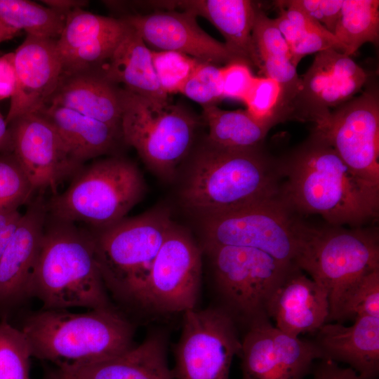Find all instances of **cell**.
Masks as SVG:
<instances>
[{
	"label": "cell",
	"instance_id": "obj_1",
	"mask_svg": "<svg viewBox=\"0 0 379 379\" xmlns=\"http://www.w3.org/2000/svg\"><path fill=\"white\" fill-rule=\"evenodd\" d=\"M278 168L286 176L281 196L291 208L321 215L334 226L378 216L379 186L349 168L315 129Z\"/></svg>",
	"mask_w": 379,
	"mask_h": 379
},
{
	"label": "cell",
	"instance_id": "obj_2",
	"mask_svg": "<svg viewBox=\"0 0 379 379\" xmlns=\"http://www.w3.org/2000/svg\"><path fill=\"white\" fill-rule=\"evenodd\" d=\"M181 190L185 207L201 218L281 197L277 166L262 149H229L206 139L194 152Z\"/></svg>",
	"mask_w": 379,
	"mask_h": 379
},
{
	"label": "cell",
	"instance_id": "obj_3",
	"mask_svg": "<svg viewBox=\"0 0 379 379\" xmlns=\"http://www.w3.org/2000/svg\"><path fill=\"white\" fill-rule=\"evenodd\" d=\"M20 329L32 357L58 368L105 361L135 346L133 324L114 307L84 313L41 309L28 314Z\"/></svg>",
	"mask_w": 379,
	"mask_h": 379
},
{
	"label": "cell",
	"instance_id": "obj_4",
	"mask_svg": "<svg viewBox=\"0 0 379 379\" xmlns=\"http://www.w3.org/2000/svg\"><path fill=\"white\" fill-rule=\"evenodd\" d=\"M29 296L39 300L44 310L114 307L90 231L47 215Z\"/></svg>",
	"mask_w": 379,
	"mask_h": 379
},
{
	"label": "cell",
	"instance_id": "obj_5",
	"mask_svg": "<svg viewBox=\"0 0 379 379\" xmlns=\"http://www.w3.org/2000/svg\"><path fill=\"white\" fill-rule=\"evenodd\" d=\"M145 191L135 164L121 157H109L83 166L65 191L46 201L47 212L58 220L101 229L124 219Z\"/></svg>",
	"mask_w": 379,
	"mask_h": 379
},
{
	"label": "cell",
	"instance_id": "obj_6",
	"mask_svg": "<svg viewBox=\"0 0 379 379\" xmlns=\"http://www.w3.org/2000/svg\"><path fill=\"white\" fill-rule=\"evenodd\" d=\"M173 224L169 211L158 208L90 231L102 279L116 300L133 307Z\"/></svg>",
	"mask_w": 379,
	"mask_h": 379
},
{
	"label": "cell",
	"instance_id": "obj_7",
	"mask_svg": "<svg viewBox=\"0 0 379 379\" xmlns=\"http://www.w3.org/2000/svg\"><path fill=\"white\" fill-rule=\"evenodd\" d=\"M213 285L220 304L236 324L248 328L270 319L271 295L288 273L287 265L260 250L243 246L206 245Z\"/></svg>",
	"mask_w": 379,
	"mask_h": 379
},
{
	"label": "cell",
	"instance_id": "obj_8",
	"mask_svg": "<svg viewBox=\"0 0 379 379\" xmlns=\"http://www.w3.org/2000/svg\"><path fill=\"white\" fill-rule=\"evenodd\" d=\"M122 140L159 176L173 177L193 145L198 120L180 105L159 102L121 88Z\"/></svg>",
	"mask_w": 379,
	"mask_h": 379
},
{
	"label": "cell",
	"instance_id": "obj_9",
	"mask_svg": "<svg viewBox=\"0 0 379 379\" xmlns=\"http://www.w3.org/2000/svg\"><path fill=\"white\" fill-rule=\"evenodd\" d=\"M297 267L328 291L329 316L334 321L341 302L364 276L379 268L376 233L340 227L316 229L302 222Z\"/></svg>",
	"mask_w": 379,
	"mask_h": 379
},
{
	"label": "cell",
	"instance_id": "obj_10",
	"mask_svg": "<svg viewBox=\"0 0 379 379\" xmlns=\"http://www.w3.org/2000/svg\"><path fill=\"white\" fill-rule=\"evenodd\" d=\"M282 197L201 218L203 244L249 247L297 267L301 222Z\"/></svg>",
	"mask_w": 379,
	"mask_h": 379
},
{
	"label": "cell",
	"instance_id": "obj_11",
	"mask_svg": "<svg viewBox=\"0 0 379 379\" xmlns=\"http://www.w3.org/2000/svg\"><path fill=\"white\" fill-rule=\"evenodd\" d=\"M201 274V246L173 222L132 307L161 314H183L195 309Z\"/></svg>",
	"mask_w": 379,
	"mask_h": 379
},
{
	"label": "cell",
	"instance_id": "obj_12",
	"mask_svg": "<svg viewBox=\"0 0 379 379\" xmlns=\"http://www.w3.org/2000/svg\"><path fill=\"white\" fill-rule=\"evenodd\" d=\"M241 347L238 326L219 307L183 313L175 347L174 379H229L232 361Z\"/></svg>",
	"mask_w": 379,
	"mask_h": 379
},
{
	"label": "cell",
	"instance_id": "obj_13",
	"mask_svg": "<svg viewBox=\"0 0 379 379\" xmlns=\"http://www.w3.org/2000/svg\"><path fill=\"white\" fill-rule=\"evenodd\" d=\"M358 175L379 186V98L370 86L331 112L326 123L314 128Z\"/></svg>",
	"mask_w": 379,
	"mask_h": 379
},
{
	"label": "cell",
	"instance_id": "obj_14",
	"mask_svg": "<svg viewBox=\"0 0 379 379\" xmlns=\"http://www.w3.org/2000/svg\"><path fill=\"white\" fill-rule=\"evenodd\" d=\"M366 72L350 56L328 48L316 54L307 71L300 77L299 87L290 109L291 120L324 125L331 108L350 100L366 84Z\"/></svg>",
	"mask_w": 379,
	"mask_h": 379
},
{
	"label": "cell",
	"instance_id": "obj_15",
	"mask_svg": "<svg viewBox=\"0 0 379 379\" xmlns=\"http://www.w3.org/2000/svg\"><path fill=\"white\" fill-rule=\"evenodd\" d=\"M239 356L241 379H304L321 359L313 340L290 335L270 319L246 329Z\"/></svg>",
	"mask_w": 379,
	"mask_h": 379
},
{
	"label": "cell",
	"instance_id": "obj_16",
	"mask_svg": "<svg viewBox=\"0 0 379 379\" xmlns=\"http://www.w3.org/2000/svg\"><path fill=\"white\" fill-rule=\"evenodd\" d=\"M8 125L13 153L36 192L49 190L56 194L58 186L84 166L72 158L55 130L39 113L22 115Z\"/></svg>",
	"mask_w": 379,
	"mask_h": 379
},
{
	"label": "cell",
	"instance_id": "obj_17",
	"mask_svg": "<svg viewBox=\"0 0 379 379\" xmlns=\"http://www.w3.org/2000/svg\"><path fill=\"white\" fill-rule=\"evenodd\" d=\"M121 18L135 29L147 46L154 51H175L215 65L242 62L225 43L217 41L202 29L197 17L190 13L159 11L147 14H129Z\"/></svg>",
	"mask_w": 379,
	"mask_h": 379
},
{
	"label": "cell",
	"instance_id": "obj_18",
	"mask_svg": "<svg viewBox=\"0 0 379 379\" xmlns=\"http://www.w3.org/2000/svg\"><path fill=\"white\" fill-rule=\"evenodd\" d=\"M47 215L43 197L32 199L0 258L1 312H8L30 298Z\"/></svg>",
	"mask_w": 379,
	"mask_h": 379
},
{
	"label": "cell",
	"instance_id": "obj_19",
	"mask_svg": "<svg viewBox=\"0 0 379 379\" xmlns=\"http://www.w3.org/2000/svg\"><path fill=\"white\" fill-rule=\"evenodd\" d=\"M129 29L122 19L77 8L65 16L56 39L63 72L75 73L100 68L112 55Z\"/></svg>",
	"mask_w": 379,
	"mask_h": 379
},
{
	"label": "cell",
	"instance_id": "obj_20",
	"mask_svg": "<svg viewBox=\"0 0 379 379\" xmlns=\"http://www.w3.org/2000/svg\"><path fill=\"white\" fill-rule=\"evenodd\" d=\"M13 53L17 86L5 118L7 124L46 106L62 74L56 39L27 35Z\"/></svg>",
	"mask_w": 379,
	"mask_h": 379
},
{
	"label": "cell",
	"instance_id": "obj_21",
	"mask_svg": "<svg viewBox=\"0 0 379 379\" xmlns=\"http://www.w3.org/2000/svg\"><path fill=\"white\" fill-rule=\"evenodd\" d=\"M267 314L277 328L290 335L316 333L328 319V291L295 267L273 291Z\"/></svg>",
	"mask_w": 379,
	"mask_h": 379
},
{
	"label": "cell",
	"instance_id": "obj_22",
	"mask_svg": "<svg viewBox=\"0 0 379 379\" xmlns=\"http://www.w3.org/2000/svg\"><path fill=\"white\" fill-rule=\"evenodd\" d=\"M43 379H174L161 331L150 333L140 345L114 358L71 368L48 369Z\"/></svg>",
	"mask_w": 379,
	"mask_h": 379
},
{
	"label": "cell",
	"instance_id": "obj_23",
	"mask_svg": "<svg viewBox=\"0 0 379 379\" xmlns=\"http://www.w3.org/2000/svg\"><path fill=\"white\" fill-rule=\"evenodd\" d=\"M316 333L321 359L348 364L357 379H379V317H358L350 326L326 323Z\"/></svg>",
	"mask_w": 379,
	"mask_h": 379
},
{
	"label": "cell",
	"instance_id": "obj_24",
	"mask_svg": "<svg viewBox=\"0 0 379 379\" xmlns=\"http://www.w3.org/2000/svg\"><path fill=\"white\" fill-rule=\"evenodd\" d=\"M164 8L190 13L210 21L222 34L227 48L241 61L261 71L252 31L258 7L248 0L164 1Z\"/></svg>",
	"mask_w": 379,
	"mask_h": 379
},
{
	"label": "cell",
	"instance_id": "obj_25",
	"mask_svg": "<svg viewBox=\"0 0 379 379\" xmlns=\"http://www.w3.org/2000/svg\"><path fill=\"white\" fill-rule=\"evenodd\" d=\"M48 104L69 108L121 130V88L99 69L62 73Z\"/></svg>",
	"mask_w": 379,
	"mask_h": 379
},
{
	"label": "cell",
	"instance_id": "obj_26",
	"mask_svg": "<svg viewBox=\"0 0 379 379\" xmlns=\"http://www.w3.org/2000/svg\"><path fill=\"white\" fill-rule=\"evenodd\" d=\"M38 113L53 127L72 158L81 165L110 152L122 138L119 128L65 107L48 104Z\"/></svg>",
	"mask_w": 379,
	"mask_h": 379
},
{
	"label": "cell",
	"instance_id": "obj_27",
	"mask_svg": "<svg viewBox=\"0 0 379 379\" xmlns=\"http://www.w3.org/2000/svg\"><path fill=\"white\" fill-rule=\"evenodd\" d=\"M98 69L109 81L121 84L132 93L159 102L168 101V95L157 80L151 49L131 26L110 58Z\"/></svg>",
	"mask_w": 379,
	"mask_h": 379
},
{
	"label": "cell",
	"instance_id": "obj_28",
	"mask_svg": "<svg viewBox=\"0 0 379 379\" xmlns=\"http://www.w3.org/2000/svg\"><path fill=\"white\" fill-rule=\"evenodd\" d=\"M252 36L265 77L279 86L281 109L290 119L291 103L297 93L300 77L293 65L287 43L274 19L260 8L255 13Z\"/></svg>",
	"mask_w": 379,
	"mask_h": 379
},
{
	"label": "cell",
	"instance_id": "obj_29",
	"mask_svg": "<svg viewBox=\"0 0 379 379\" xmlns=\"http://www.w3.org/2000/svg\"><path fill=\"white\" fill-rule=\"evenodd\" d=\"M208 127L206 140L229 149H251L262 146L272 124L253 117L246 109L225 110L216 105L203 107Z\"/></svg>",
	"mask_w": 379,
	"mask_h": 379
},
{
	"label": "cell",
	"instance_id": "obj_30",
	"mask_svg": "<svg viewBox=\"0 0 379 379\" xmlns=\"http://www.w3.org/2000/svg\"><path fill=\"white\" fill-rule=\"evenodd\" d=\"M279 15L274 21L288 46L293 65L297 67L307 55L332 48L343 53L333 34L302 11L275 1Z\"/></svg>",
	"mask_w": 379,
	"mask_h": 379
},
{
	"label": "cell",
	"instance_id": "obj_31",
	"mask_svg": "<svg viewBox=\"0 0 379 379\" xmlns=\"http://www.w3.org/2000/svg\"><path fill=\"white\" fill-rule=\"evenodd\" d=\"M333 34L348 56L365 43L378 44L379 1L343 0Z\"/></svg>",
	"mask_w": 379,
	"mask_h": 379
},
{
	"label": "cell",
	"instance_id": "obj_32",
	"mask_svg": "<svg viewBox=\"0 0 379 379\" xmlns=\"http://www.w3.org/2000/svg\"><path fill=\"white\" fill-rule=\"evenodd\" d=\"M65 15L32 1L0 0V22L27 35L57 39L64 27Z\"/></svg>",
	"mask_w": 379,
	"mask_h": 379
},
{
	"label": "cell",
	"instance_id": "obj_33",
	"mask_svg": "<svg viewBox=\"0 0 379 379\" xmlns=\"http://www.w3.org/2000/svg\"><path fill=\"white\" fill-rule=\"evenodd\" d=\"M32 357L29 343L20 328L6 318L0 320V379H30Z\"/></svg>",
	"mask_w": 379,
	"mask_h": 379
},
{
	"label": "cell",
	"instance_id": "obj_34",
	"mask_svg": "<svg viewBox=\"0 0 379 379\" xmlns=\"http://www.w3.org/2000/svg\"><path fill=\"white\" fill-rule=\"evenodd\" d=\"M35 190L13 153H0V212L18 211Z\"/></svg>",
	"mask_w": 379,
	"mask_h": 379
},
{
	"label": "cell",
	"instance_id": "obj_35",
	"mask_svg": "<svg viewBox=\"0 0 379 379\" xmlns=\"http://www.w3.org/2000/svg\"><path fill=\"white\" fill-rule=\"evenodd\" d=\"M379 317V268L360 279L343 298L334 321Z\"/></svg>",
	"mask_w": 379,
	"mask_h": 379
},
{
	"label": "cell",
	"instance_id": "obj_36",
	"mask_svg": "<svg viewBox=\"0 0 379 379\" xmlns=\"http://www.w3.org/2000/svg\"><path fill=\"white\" fill-rule=\"evenodd\" d=\"M154 69L166 94L180 93L183 86L201 61L171 51L151 50Z\"/></svg>",
	"mask_w": 379,
	"mask_h": 379
},
{
	"label": "cell",
	"instance_id": "obj_37",
	"mask_svg": "<svg viewBox=\"0 0 379 379\" xmlns=\"http://www.w3.org/2000/svg\"><path fill=\"white\" fill-rule=\"evenodd\" d=\"M244 102L255 118L273 126L286 121L281 110L280 88L268 77H255Z\"/></svg>",
	"mask_w": 379,
	"mask_h": 379
},
{
	"label": "cell",
	"instance_id": "obj_38",
	"mask_svg": "<svg viewBox=\"0 0 379 379\" xmlns=\"http://www.w3.org/2000/svg\"><path fill=\"white\" fill-rule=\"evenodd\" d=\"M202 107L216 105L222 98L220 67L200 62L180 93Z\"/></svg>",
	"mask_w": 379,
	"mask_h": 379
},
{
	"label": "cell",
	"instance_id": "obj_39",
	"mask_svg": "<svg viewBox=\"0 0 379 379\" xmlns=\"http://www.w3.org/2000/svg\"><path fill=\"white\" fill-rule=\"evenodd\" d=\"M222 98L244 100L254 81L250 66L243 62H232L220 67Z\"/></svg>",
	"mask_w": 379,
	"mask_h": 379
},
{
	"label": "cell",
	"instance_id": "obj_40",
	"mask_svg": "<svg viewBox=\"0 0 379 379\" xmlns=\"http://www.w3.org/2000/svg\"><path fill=\"white\" fill-rule=\"evenodd\" d=\"M281 2L299 9L333 34L343 0H288Z\"/></svg>",
	"mask_w": 379,
	"mask_h": 379
},
{
	"label": "cell",
	"instance_id": "obj_41",
	"mask_svg": "<svg viewBox=\"0 0 379 379\" xmlns=\"http://www.w3.org/2000/svg\"><path fill=\"white\" fill-rule=\"evenodd\" d=\"M16 86L17 77L13 52L0 56V101L11 98L15 94Z\"/></svg>",
	"mask_w": 379,
	"mask_h": 379
},
{
	"label": "cell",
	"instance_id": "obj_42",
	"mask_svg": "<svg viewBox=\"0 0 379 379\" xmlns=\"http://www.w3.org/2000/svg\"><path fill=\"white\" fill-rule=\"evenodd\" d=\"M313 379H357V374L351 368H342L328 359H320L313 368Z\"/></svg>",
	"mask_w": 379,
	"mask_h": 379
},
{
	"label": "cell",
	"instance_id": "obj_43",
	"mask_svg": "<svg viewBox=\"0 0 379 379\" xmlns=\"http://www.w3.org/2000/svg\"><path fill=\"white\" fill-rule=\"evenodd\" d=\"M22 215L19 211L0 212V258L16 229Z\"/></svg>",
	"mask_w": 379,
	"mask_h": 379
},
{
	"label": "cell",
	"instance_id": "obj_44",
	"mask_svg": "<svg viewBox=\"0 0 379 379\" xmlns=\"http://www.w3.org/2000/svg\"><path fill=\"white\" fill-rule=\"evenodd\" d=\"M41 2L65 15L73 10L83 8L88 4V1L83 0H46Z\"/></svg>",
	"mask_w": 379,
	"mask_h": 379
},
{
	"label": "cell",
	"instance_id": "obj_45",
	"mask_svg": "<svg viewBox=\"0 0 379 379\" xmlns=\"http://www.w3.org/2000/svg\"><path fill=\"white\" fill-rule=\"evenodd\" d=\"M13 144L8 124L0 114V153H13Z\"/></svg>",
	"mask_w": 379,
	"mask_h": 379
},
{
	"label": "cell",
	"instance_id": "obj_46",
	"mask_svg": "<svg viewBox=\"0 0 379 379\" xmlns=\"http://www.w3.org/2000/svg\"><path fill=\"white\" fill-rule=\"evenodd\" d=\"M19 32L0 22V43L15 36Z\"/></svg>",
	"mask_w": 379,
	"mask_h": 379
}]
</instances>
